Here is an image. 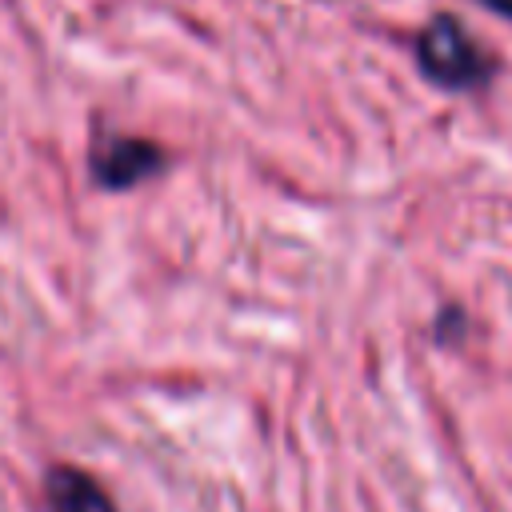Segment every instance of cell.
Returning a JSON list of instances; mask_svg holds the SVG:
<instances>
[{"mask_svg": "<svg viewBox=\"0 0 512 512\" xmlns=\"http://www.w3.org/2000/svg\"><path fill=\"white\" fill-rule=\"evenodd\" d=\"M44 496H48L52 512H116L108 488L96 476H88L84 468H72V464L48 468Z\"/></svg>", "mask_w": 512, "mask_h": 512, "instance_id": "obj_3", "label": "cell"}, {"mask_svg": "<svg viewBox=\"0 0 512 512\" xmlns=\"http://www.w3.org/2000/svg\"><path fill=\"white\" fill-rule=\"evenodd\" d=\"M488 8H496V12H504L508 20H512V0H484Z\"/></svg>", "mask_w": 512, "mask_h": 512, "instance_id": "obj_4", "label": "cell"}, {"mask_svg": "<svg viewBox=\"0 0 512 512\" xmlns=\"http://www.w3.org/2000/svg\"><path fill=\"white\" fill-rule=\"evenodd\" d=\"M164 168V152L140 136H100L92 144V180L108 192L136 188Z\"/></svg>", "mask_w": 512, "mask_h": 512, "instance_id": "obj_2", "label": "cell"}, {"mask_svg": "<svg viewBox=\"0 0 512 512\" xmlns=\"http://www.w3.org/2000/svg\"><path fill=\"white\" fill-rule=\"evenodd\" d=\"M416 64H420V72L432 84H440L448 92L480 88L492 76V60L476 48V40L452 16H436L420 32V40H416Z\"/></svg>", "mask_w": 512, "mask_h": 512, "instance_id": "obj_1", "label": "cell"}]
</instances>
